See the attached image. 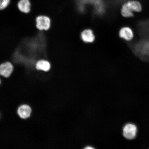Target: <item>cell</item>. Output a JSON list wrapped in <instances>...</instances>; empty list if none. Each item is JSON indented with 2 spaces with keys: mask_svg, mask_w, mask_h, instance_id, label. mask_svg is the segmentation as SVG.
<instances>
[{
  "mask_svg": "<svg viewBox=\"0 0 149 149\" xmlns=\"http://www.w3.org/2000/svg\"><path fill=\"white\" fill-rule=\"evenodd\" d=\"M142 9V5L139 1L129 0L122 5L121 13L124 17L130 18L134 16V12H140Z\"/></svg>",
  "mask_w": 149,
  "mask_h": 149,
  "instance_id": "obj_1",
  "label": "cell"
},
{
  "mask_svg": "<svg viewBox=\"0 0 149 149\" xmlns=\"http://www.w3.org/2000/svg\"><path fill=\"white\" fill-rule=\"evenodd\" d=\"M36 22L37 29L40 31H47L51 26V19L46 15H41L37 16Z\"/></svg>",
  "mask_w": 149,
  "mask_h": 149,
  "instance_id": "obj_2",
  "label": "cell"
},
{
  "mask_svg": "<svg viewBox=\"0 0 149 149\" xmlns=\"http://www.w3.org/2000/svg\"><path fill=\"white\" fill-rule=\"evenodd\" d=\"M137 130V127L135 125L131 123L127 124L123 128V135L126 139H133L136 135Z\"/></svg>",
  "mask_w": 149,
  "mask_h": 149,
  "instance_id": "obj_3",
  "label": "cell"
},
{
  "mask_svg": "<svg viewBox=\"0 0 149 149\" xmlns=\"http://www.w3.org/2000/svg\"><path fill=\"white\" fill-rule=\"evenodd\" d=\"M14 70V65L10 61H7L0 64V76L8 78Z\"/></svg>",
  "mask_w": 149,
  "mask_h": 149,
  "instance_id": "obj_4",
  "label": "cell"
},
{
  "mask_svg": "<svg viewBox=\"0 0 149 149\" xmlns=\"http://www.w3.org/2000/svg\"><path fill=\"white\" fill-rule=\"evenodd\" d=\"M17 7L20 12L28 14L31 12V3L30 0H19L17 3Z\"/></svg>",
  "mask_w": 149,
  "mask_h": 149,
  "instance_id": "obj_5",
  "label": "cell"
},
{
  "mask_svg": "<svg viewBox=\"0 0 149 149\" xmlns=\"http://www.w3.org/2000/svg\"><path fill=\"white\" fill-rule=\"evenodd\" d=\"M119 35L120 38L128 41L131 40L134 37L133 31L127 27L122 28L119 31Z\"/></svg>",
  "mask_w": 149,
  "mask_h": 149,
  "instance_id": "obj_6",
  "label": "cell"
},
{
  "mask_svg": "<svg viewBox=\"0 0 149 149\" xmlns=\"http://www.w3.org/2000/svg\"><path fill=\"white\" fill-rule=\"evenodd\" d=\"M51 64L49 61L45 59H40L37 61L35 68L37 70L48 72L51 68Z\"/></svg>",
  "mask_w": 149,
  "mask_h": 149,
  "instance_id": "obj_7",
  "label": "cell"
},
{
  "mask_svg": "<svg viewBox=\"0 0 149 149\" xmlns=\"http://www.w3.org/2000/svg\"><path fill=\"white\" fill-rule=\"evenodd\" d=\"M31 112V108L27 105H23L18 108V114L20 118L26 119L30 116Z\"/></svg>",
  "mask_w": 149,
  "mask_h": 149,
  "instance_id": "obj_8",
  "label": "cell"
},
{
  "mask_svg": "<svg viewBox=\"0 0 149 149\" xmlns=\"http://www.w3.org/2000/svg\"><path fill=\"white\" fill-rule=\"evenodd\" d=\"M81 36L83 41L86 42H92L94 40V35L93 31L90 29L84 31L82 32Z\"/></svg>",
  "mask_w": 149,
  "mask_h": 149,
  "instance_id": "obj_9",
  "label": "cell"
},
{
  "mask_svg": "<svg viewBox=\"0 0 149 149\" xmlns=\"http://www.w3.org/2000/svg\"><path fill=\"white\" fill-rule=\"evenodd\" d=\"M139 49H141L139 50V51L142 54L149 56V42H145L141 44Z\"/></svg>",
  "mask_w": 149,
  "mask_h": 149,
  "instance_id": "obj_10",
  "label": "cell"
},
{
  "mask_svg": "<svg viewBox=\"0 0 149 149\" xmlns=\"http://www.w3.org/2000/svg\"><path fill=\"white\" fill-rule=\"evenodd\" d=\"M11 2V0H0V10L6 9Z\"/></svg>",
  "mask_w": 149,
  "mask_h": 149,
  "instance_id": "obj_11",
  "label": "cell"
},
{
  "mask_svg": "<svg viewBox=\"0 0 149 149\" xmlns=\"http://www.w3.org/2000/svg\"><path fill=\"white\" fill-rule=\"evenodd\" d=\"M85 149H94V148H92V147H87V148H85Z\"/></svg>",
  "mask_w": 149,
  "mask_h": 149,
  "instance_id": "obj_12",
  "label": "cell"
},
{
  "mask_svg": "<svg viewBox=\"0 0 149 149\" xmlns=\"http://www.w3.org/2000/svg\"><path fill=\"white\" fill-rule=\"evenodd\" d=\"M1 79H0V84H1Z\"/></svg>",
  "mask_w": 149,
  "mask_h": 149,
  "instance_id": "obj_13",
  "label": "cell"
},
{
  "mask_svg": "<svg viewBox=\"0 0 149 149\" xmlns=\"http://www.w3.org/2000/svg\"><path fill=\"white\" fill-rule=\"evenodd\" d=\"M138 1H140V0H138Z\"/></svg>",
  "mask_w": 149,
  "mask_h": 149,
  "instance_id": "obj_14",
  "label": "cell"
}]
</instances>
